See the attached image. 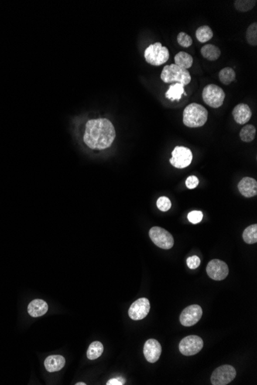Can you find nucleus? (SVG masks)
<instances>
[{
  "label": "nucleus",
  "instance_id": "f257e3e1",
  "mask_svg": "<svg viewBox=\"0 0 257 385\" xmlns=\"http://www.w3.org/2000/svg\"><path fill=\"white\" fill-rule=\"evenodd\" d=\"M116 138V131L112 122L107 118L91 119L86 125L83 140L92 149H108Z\"/></svg>",
  "mask_w": 257,
  "mask_h": 385
},
{
  "label": "nucleus",
  "instance_id": "f03ea898",
  "mask_svg": "<svg viewBox=\"0 0 257 385\" xmlns=\"http://www.w3.org/2000/svg\"><path fill=\"white\" fill-rule=\"evenodd\" d=\"M208 118V111L203 105L191 103L183 111V124L189 128L203 126Z\"/></svg>",
  "mask_w": 257,
  "mask_h": 385
},
{
  "label": "nucleus",
  "instance_id": "7ed1b4c3",
  "mask_svg": "<svg viewBox=\"0 0 257 385\" xmlns=\"http://www.w3.org/2000/svg\"><path fill=\"white\" fill-rule=\"evenodd\" d=\"M161 80L166 83H176L186 86L191 82L190 72L179 67L176 64L166 65L162 70Z\"/></svg>",
  "mask_w": 257,
  "mask_h": 385
},
{
  "label": "nucleus",
  "instance_id": "20e7f679",
  "mask_svg": "<svg viewBox=\"0 0 257 385\" xmlns=\"http://www.w3.org/2000/svg\"><path fill=\"white\" fill-rule=\"evenodd\" d=\"M144 57L149 64L159 66L169 60V49L166 46H162L160 42H156L146 48Z\"/></svg>",
  "mask_w": 257,
  "mask_h": 385
},
{
  "label": "nucleus",
  "instance_id": "39448f33",
  "mask_svg": "<svg viewBox=\"0 0 257 385\" xmlns=\"http://www.w3.org/2000/svg\"><path fill=\"white\" fill-rule=\"evenodd\" d=\"M225 93L223 89L217 85H207L203 89V99L205 103L212 108H219L224 104L225 99Z\"/></svg>",
  "mask_w": 257,
  "mask_h": 385
},
{
  "label": "nucleus",
  "instance_id": "423d86ee",
  "mask_svg": "<svg viewBox=\"0 0 257 385\" xmlns=\"http://www.w3.org/2000/svg\"><path fill=\"white\" fill-rule=\"evenodd\" d=\"M151 240L156 246L162 249H170L174 245L173 235L160 227H152L149 232Z\"/></svg>",
  "mask_w": 257,
  "mask_h": 385
},
{
  "label": "nucleus",
  "instance_id": "0eeeda50",
  "mask_svg": "<svg viewBox=\"0 0 257 385\" xmlns=\"http://www.w3.org/2000/svg\"><path fill=\"white\" fill-rule=\"evenodd\" d=\"M237 376V372L231 365H222L216 369L211 375V383L213 385H226L233 382Z\"/></svg>",
  "mask_w": 257,
  "mask_h": 385
},
{
  "label": "nucleus",
  "instance_id": "6e6552de",
  "mask_svg": "<svg viewBox=\"0 0 257 385\" xmlns=\"http://www.w3.org/2000/svg\"><path fill=\"white\" fill-rule=\"evenodd\" d=\"M193 153L190 149L183 146H176L172 152V157L169 159L170 164L177 169H185L191 164Z\"/></svg>",
  "mask_w": 257,
  "mask_h": 385
},
{
  "label": "nucleus",
  "instance_id": "1a4fd4ad",
  "mask_svg": "<svg viewBox=\"0 0 257 385\" xmlns=\"http://www.w3.org/2000/svg\"><path fill=\"white\" fill-rule=\"evenodd\" d=\"M203 348V341L197 335H190L183 338L179 345V352L185 356L196 355Z\"/></svg>",
  "mask_w": 257,
  "mask_h": 385
},
{
  "label": "nucleus",
  "instance_id": "9d476101",
  "mask_svg": "<svg viewBox=\"0 0 257 385\" xmlns=\"http://www.w3.org/2000/svg\"><path fill=\"white\" fill-rule=\"evenodd\" d=\"M203 315L202 307L198 304L188 306L182 311L179 321L185 327H191L195 325L201 319Z\"/></svg>",
  "mask_w": 257,
  "mask_h": 385
},
{
  "label": "nucleus",
  "instance_id": "9b49d317",
  "mask_svg": "<svg viewBox=\"0 0 257 385\" xmlns=\"http://www.w3.org/2000/svg\"><path fill=\"white\" fill-rule=\"evenodd\" d=\"M149 310H150V303L149 300L145 297H141L132 303L128 309V316L134 321H139L147 316Z\"/></svg>",
  "mask_w": 257,
  "mask_h": 385
},
{
  "label": "nucleus",
  "instance_id": "f8f14e48",
  "mask_svg": "<svg viewBox=\"0 0 257 385\" xmlns=\"http://www.w3.org/2000/svg\"><path fill=\"white\" fill-rule=\"evenodd\" d=\"M207 273L213 280H224L229 275L228 265L223 261L213 259L207 265Z\"/></svg>",
  "mask_w": 257,
  "mask_h": 385
},
{
  "label": "nucleus",
  "instance_id": "ddd939ff",
  "mask_svg": "<svg viewBox=\"0 0 257 385\" xmlns=\"http://www.w3.org/2000/svg\"><path fill=\"white\" fill-rule=\"evenodd\" d=\"M162 353V347L156 339H149L145 341L143 354L145 359L149 363H155L159 360Z\"/></svg>",
  "mask_w": 257,
  "mask_h": 385
},
{
  "label": "nucleus",
  "instance_id": "4468645a",
  "mask_svg": "<svg viewBox=\"0 0 257 385\" xmlns=\"http://www.w3.org/2000/svg\"><path fill=\"white\" fill-rule=\"evenodd\" d=\"M238 189L242 195L252 198L257 194V183L253 178L245 177L238 184Z\"/></svg>",
  "mask_w": 257,
  "mask_h": 385
},
{
  "label": "nucleus",
  "instance_id": "2eb2a0df",
  "mask_svg": "<svg viewBox=\"0 0 257 385\" xmlns=\"http://www.w3.org/2000/svg\"><path fill=\"white\" fill-rule=\"evenodd\" d=\"M233 116L236 122L244 125L249 122L252 117V111L247 104H239L233 110Z\"/></svg>",
  "mask_w": 257,
  "mask_h": 385
},
{
  "label": "nucleus",
  "instance_id": "dca6fc26",
  "mask_svg": "<svg viewBox=\"0 0 257 385\" xmlns=\"http://www.w3.org/2000/svg\"><path fill=\"white\" fill-rule=\"evenodd\" d=\"M48 304L42 299H35L28 305V313L33 318L43 316L48 311Z\"/></svg>",
  "mask_w": 257,
  "mask_h": 385
},
{
  "label": "nucleus",
  "instance_id": "f3484780",
  "mask_svg": "<svg viewBox=\"0 0 257 385\" xmlns=\"http://www.w3.org/2000/svg\"><path fill=\"white\" fill-rule=\"evenodd\" d=\"M66 364V359L62 355H50L45 360L44 365L49 372H59Z\"/></svg>",
  "mask_w": 257,
  "mask_h": 385
},
{
  "label": "nucleus",
  "instance_id": "a211bd4d",
  "mask_svg": "<svg viewBox=\"0 0 257 385\" xmlns=\"http://www.w3.org/2000/svg\"><path fill=\"white\" fill-rule=\"evenodd\" d=\"M183 95L186 96V93L184 91V86L179 84V83L171 85L169 90L165 94L166 98L172 100V101H175V100L179 101V100L181 99Z\"/></svg>",
  "mask_w": 257,
  "mask_h": 385
},
{
  "label": "nucleus",
  "instance_id": "6ab92c4d",
  "mask_svg": "<svg viewBox=\"0 0 257 385\" xmlns=\"http://www.w3.org/2000/svg\"><path fill=\"white\" fill-rule=\"evenodd\" d=\"M201 54L203 58L210 61H216L220 58L221 51L217 46L213 44H207L203 46L201 49Z\"/></svg>",
  "mask_w": 257,
  "mask_h": 385
},
{
  "label": "nucleus",
  "instance_id": "aec40b11",
  "mask_svg": "<svg viewBox=\"0 0 257 385\" xmlns=\"http://www.w3.org/2000/svg\"><path fill=\"white\" fill-rule=\"evenodd\" d=\"M175 64L179 67L188 70L191 68L193 63V59L189 53L185 52H179L175 56Z\"/></svg>",
  "mask_w": 257,
  "mask_h": 385
},
{
  "label": "nucleus",
  "instance_id": "412c9836",
  "mask_svg": "<svg viewBox=\"0 0 257 385\" xmlns=\"http://www.w3.org/2000/svg\"><path fill=\"white\" fill-rule=\"evenodd\" d=\"M104 345L100 341H94L89 347L87 352V358L90 360H95L104 353Z\"/></svg>",
  "mask_w": 257,
  "mask_h": 385
},
{
  "label": "nucleus",
  "instance_id": "4be33fe9",
  "mask_svg": "<svg viewBox=\"0 0 257 385\" xmlns=\"http://www.w3.org/2000/svg\"><path fill=\"white\" fill-rule=\"evenodd\" d=\"M243 238H244V242L249 245H252V244H255L257 242V225L254 224V225H250L249 227H247L245 230H244V233H243Z\"/></svg>",
  "mask_w": 257,
  "mask_h": 385
},
{
  "label": "nucleus",
  "instance_id": "5701e85b",
  "mask_svg": "<svg viewBox=\"0 0 257 385\" xmlns=\"http://www.w3.org/2000/svg\"><path fill=\"white\" fill-rule=\"evenodd\" d=\"M219 78L223 84L228 86L235 80V71L232 68H224L223 70H220V73H219Z\"/></svg>",
  "mask_w": 257,
  "mask_h": 385
},
{
  "label": "nucleus",
  "instance_id": "b1692460",
  "mask_svg": "<svg viewBox=\"0 0 257 385\" xmlns=\"http://www.w3.org/2000/svg\"><path fill=\"white\" fill-rule=\"evenodd\" d=\"M213 32L211 28L208 25H203L197 29L196 32V39H198L202 43L208 42L213 38Z\"/></svg>",
  "mask_w": 257,
  "mask_h": 385
},
{
  "label": "nucleus",
  "instance_id": "393cba45",
  "mask_svg": "<svg viewBox=\"0 0 257 385\" xmlns=\"http://www.w3.org/2000/svg\"><path fill=\"white\" fill-rule=\"evenodd\" d=\"M256 128L253 125H247L241 129L240 137L243 142H251L255 139Z\"/></svg>",
  "mask_w": 257,
  "mask_h": 385
},
{
  "label": "nucleus",
  "instance_id": "a878e982",
  "mask_svg": "<svg viewBox=\"0 0 257 385\" xmlns=\"http://www.w3.org/2000/svg\"><path fill=\"white\" fill-rule=\"evenodd\" d=\"M257 4L256 0H236L234 5L239 12H246L251 10Z\"/></svg>",
  "mask_w": 257,
  "mask_h": 385
},
{
  "label": "nucleus",
  "instance_id": "bb28decb",
  "mask_svg": "<svg viewBox=\"0 0 257 385\" xmlns=\"http://www.w3.org/2000/svg\"><path fill=\"white\" fill-rule=\"evenodd\" d=\"M247 41L251 46H256L257 45V22H254L250 25L246 34Z\"/></svg>",
  "mask_w": 257,
  "mask_h": 385
},
{
  "label": "nucleus",
  "instance_id": "cd10ccee",
  "mask_svg": "<svg viewBox=\"0 0 257 385\" xmlns=\"http://www.w3.org/2000/svg\"><path fill=\"white\" fill-rule=\"evenodd\" d=\"M177 42L179 46L185 48L190 47L193 44L192 38L188 34L183 32H179L177 36Z\"/></svg>",
  "mask_w": 257,
  "mask_h": 385
},
{
  "label": "nucleus",
  "instance_id": "c85d7f7f",
  "mask_svg": "<svg viewBox=\"0 0 257 385\" xmlns=\"http://www.w3.org/2000/svg\"><path fill=\"white\" fill-rule=\"evenodd\" d=\"M156 205H157L158 208L162 211H167L170 209L171 204L170 200L167 198V197H160L159 199L157 200L156 202Z\"/></svg>",
  "mask_w": 257,
  "mask_h": 385
},
{
  "label": "nucleus",
  "instance_id": "c756f323",
  "mask_svg": "<svg viewBox=\"0 0 257 385\" xmlns=\"http://www.w3.org/2000/svg\"><path fill=\"white\" fill-rule=\"evenodd\" d=\"M203 218V213L200 211H193L188 214V219L192 224L200 223Z\"/></svg>",
  "mask_w": 257,
  "mask_h": 385
},
{
  "label": "nucleus",
  "instance_id": "7c9ffc66",
  "mask_svg": "<svg viewBox=\"0 0 257 385\" xmlns=\"http://www.w3.org/2000/svg\"><path fill=\"white\" fill-rule=\"evenodd\" d=\"M186 264H187L188 267L190 269H196L200 266V259L198 256L196 255H193V256L189 257L187 260H186Z\"/></svg>",
  "mask_w": 257,
  "mask_h": 385
},
{
  "label": "nucleus",
  "instance_id": "2f4dec72",
  "mask_svg": "<svg viewBox=\"0 0 257 385\" xmlns=\"http://www.w3.org/2000/svg\"><path fill=\"white\" fill-rule=\"evenodd\" d=\"M199 185V179L195 176H191L190 177H188L186 179V186L188 189L190 190H193L195 188L197 187Z\"/></svg>",
  "mask_w": 257,
  "mask_h": 385
},
{
  "label": "nucleus",
  "instance_id": "473e14b6",
  "mask_svg": "<svg viewBox=\"0 0 257 385\" xmlns=\"http://www.w3.org/2000/svg\"><path fill=\"white\" fill-rule=\"evenodd\" d=\"M126 380L124 378L119 377L115 379H110L106 384L107 385H124L125 384Z\"/></svg>",
  "mask_w": 257,
  "mask_h": 385
},
{
  "label": "nucleus",
  "instance_id": "72a5a7b5",
  "mask_svg": "<svg viewBox=\"0 0 257 385\" xmlns=\"http://www.w3.org/2000/svg\"><path fill=\"white\" fill-rule=\"evenodd\" d=\"M76 385H87V384L83 383V382H80V383L76 384Z\"/></svg>",
  "mask_w": 257,
  "mask_h": 385
}]
</instances>
